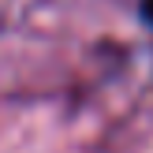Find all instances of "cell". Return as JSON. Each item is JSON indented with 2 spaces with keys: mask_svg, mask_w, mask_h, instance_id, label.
<instances>
[{
  "mask_svg": "<svg viewBox=\"0 0 153 153\" xmlns=\"http://www.w3.org/2000/svg\"><path fill=\"white\" fill-rule=\"evenodd\" d=\"M138 15H142V22L153 30V0H138Z\"/></svg>",
  "mask_w": 153,
  "mask_h": 153,
  "instance_id": "6da1fadb",
  "label": "cell"
}]
</instances>
